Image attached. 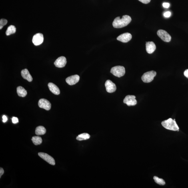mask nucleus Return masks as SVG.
I'll return each instance as SVG.
<instances>
[{
	"mask_svg": "<svg viewBox=\"0 0 188 188\" xmlns=\"http://www.w3.org/2000/svg\"><path fill=\"white\" fill-rule=\"evenodd\" d=\"M67 60L66 58L63 56L60 57L56 60L54 63L55 66L58 68H63L66 64Z\"/></svg>",
	"mask_w": 188,
	"mask_h": 188,
	"instance_id": "12",
	"label": "nucleus"
},
{
	"mask_svg": "<svg viewBox=\"0 0 188 188\" xmlns=\"http://www.w3.org/2000/svg\"><path fill=\"white\" fill-rule=\"evenodd\" d=\"M44 36L43 34L37 33L34 35L32 39L33 44L36 46L41 45L43 43Z\"/></svg>",
	"mask_w": 188,
	"mask_h": 188,
	"instance_id": "9",
	"label": "nucleus"
},
{
	"mask_svg": "<svg viewBox=\"0 0 188 188\" xmlns=\"http://www.w3.org/2000/svg\"><path fill=\"white\" fill-rule=\"evenodd\" d=\"M38 105L40 108L44 109L47 111L50 110L51 107V103L50 101L45 99H40Z\"/></svg>",
	"mask_w": 188,
	"mask_h": 188,
	"instance_id": "8",
	"label": "nucleus"
},
{
	"mask_svg": "<svg viewBox=\"0 0 188 188\" xmlns=\"http://www.w3.org/2000/svg\"><path fill=\"white\" fill-rule=\"evenodd\" d=\"M12 122L14 124L17 123L19 122V120L16 117H14L12 119Z\"/></svg>",
	"mask_w": 188,
	"mask_h": 188,
	"instance_id": "25",
	"label": "nucleus"
},
{
	"mask_svg": "<svg viewBox=\"0 0 188 188\" xmlns=\"http://www.w3.org/2000/svg\"><path fill=\"white\" fill-rule=\"evenodd\" d=\"M7 20L2 19L0 20V29H1L4 26L7 24Z\"/></svg>",
	"mask_w": 188,
	"mask_h": 188,
	"instance_id": "23",
	"label": "nucleus"
},
{
	"mask_svg": "<svg viewBox=\"0 0 188 188\" xmlns=\"http://www.w3.org/2000/svg\"><path fill=\"white\" fill-rule=\"evenodd\" d=\"M17 93L19 96L22 97H25L27 95V91L21 86L17 87Z\"/></svg>",
	"mask_w": 188,
	"mask_h": 188,
	"instance_id": "17",
	"label": "nucleus"
},
{
	"mask_svg": "<svg viewBox=\"0 0 188 188\" xmlns=\"http://www.w3.org/2000/svg\"><path fill=\"white\" fill-rule=\"evenodd\" d=\"M49 89L52 93L55 95H59L60 94V90L59 87L52 83H49L48 85Z\"/></svg>",
	"mask_w": 188,
	"mask_h": 188,
	"instance_id": "15",
	"label": "nucleus"
},
{
	"mask_svg": "<svg viewBox=\"0 0 188 188\" xmlns=\"http://www.w3.org/2000/svg\"><path fill=\"white\" fill-rule=\"evenodd\" d=\"M138 1L143 4H147L151 1V0H138Z\"/></svg>",
	"mask_w": 188,
	"mask_h": 188,
	"instance_id": "26",
	"label": "nucleus"
},
{
	"mask_svg": "<svg viewBox=\"0 0 188 188\" xmlns=\"http://www.w3.org/2000/svg\"><path fill=\"white\" fill-rule=\"evenodd\" d=\"M146 50L147 53L152 54L154 52L156 49V46L153 42H148L146 43Z\"/></svg>",
	"mask_w": 188,
	"mask_h": 188,
	"instance_id": "14",
	"label": "nucleus"
},
{
	"mask_svg": "<svg viewBox=\"0 0 188 188\" xmlns=\"http://www.w3.org/2000/svg\"><path fill=\"white\" fill-rule=\"evenodd\" d=\"M4 173V170L2 168H1L0 169V178L1 177V176Z\"/></svg>",
	"mask_w": 188,
	"mask_h": 188,
	"instance_id": "30",
	"label": "nucleus"
},
{
	"mask_svg": "<svg viewBox=\"0 0 188 188\" xmlns=\"http://www.w3.org/2000/svg\"><path fill=\"white\" fill-rule=\"evenodd\" d=\"M105 86L106 90L108 93H113L117 90V87L115 84L110 80H108L106 82Z\"/></svg>",
	"mask_w": 188,
	"mask_h": 188,
	"instance_id": "10",
	"label": "nucleus"
},
{
	"mask_svg": "<svg viewBox=\"0 0 188 188\" xmlns=\"http://www.w3.org/2000/svg\"><path fill=\"white\" fill-rule=\"evenodd\" d=\"M184 74L185 77L188 79V69L186 70Z\"/></svg>",
	"mask_w": 188,
	"mask_h": 188,
	"instance_id": "29",
	"label": "nucleus"
},
{
	"mask_svg": "<svg viewBox=\"0 0 188 188\" xmlns=\"http://www.w3.org/2000/svg\"><path fill=\"white\" fill-rule=\"evenodd\" d=\"M162 125L165 128L174 131L179 130V127H178L175 121L171 118L162 122Z\"/></svg>",
	"mask_w": 188,
	"mask_h": 188,
	"instance_id": "2",
	"label": "nucleus"
},
{
	"mask_svg": "<svg viewBox=\"0 0 188 188\" xmlns=\"http://www.w3.org/2000/svg\"><path fill=\"white\" fill-rule=\"evenodd\" d=\"M163 6L164 7L166 8H169V7L170 4L167 3H163Z\"/></svg>",
	"mask_w": 188,
	"mask_h": 188,
	"instance_id": "27",
	"label": "nucleus"
},
{
	"mask_svg": "<svg viewBox=\"0 0 188 188\" xmlns=\"http://www.w3.org/2000/svg\"><path fill=\"white\" fill-rule=\"evenodd\" d=\"M16 31V28L15 26L13 25H11L8 27L6 32V35L7 36H9L12 34H15Z\"/></svg>",
	"mask_w": 188,
	"mask_h": 188,
	"instance_id": "19",
	"label": "nucleus"
},
{
	"mask_svg": "<svg viewBox=\"0 0 188 188\" xmlns=\"http://www.w3.org/2000/svg\"><path fill=\"white\" fill-rule=\"evenodd\" d=\"M46 129L45 128L42 126L38 127L36 129V134L37 136L44 135L46 133Z\"/></svg>",
	"mask_w": 188,
	"mask_h": 188,
	"instance_id": "18",
	"label": "nucleus"
},
{
	"mask_svg": "<svg viewBox=\"0 0 188 188\" xmlns=\"http://www.w3.org/2000/svg\"><path fill=\"white\" fill-rule=\"evenodd\" d=\"M123 103L130 106L136 105L137 101L136 99V97L135 95H128L124 99Z\"/></svg>",
	"mask_w": 188,
	"mask_h": 188,
	"instance_id": "6",
	"label": "nucleus"
},
{
	"mask_svg": "<svg viewBox=\"0 0 188 188\" xmlns=\"http://www.w3.org/2000/svg\"><path fill=\"white\" fill-rule=\"evenodd\" d=\"M90 137V136L89 134L87 133H82L79 135L77 137V139L78 141H82L83 140L88 139Z\"/></svg>",
	"mask_w": 188,
	"mask_h": 188,
	"instance_id": "20",
	"label": "nucleus"
},
{
	"mask_svg": "<svg viewBox=\"0 0 188 188\" xmlns=\"http://www.w3.org/2000/svg\"><path fill=\"white\" fill-rule=\"evenodd\" d=\"M80 77L79 76L75 75L71 76L66 79V81L68 84L70 85H75L79 82Z\"/></svg>",
	"mask_w": 188,
	"mask_h": 188,
	"instance_id": "13",
	"label": "nucleus"
},
{
	"mask_svg": "<svg viewBox=\"0 0 188 188\" xmlns=\"http://www.w3.org/2000/svg\"><path fill=\"white\" fill-rule=\"evenodd\" d=\"M21 74L22 77L24 79H26L29 82H31L33 81V78L27 69H25L22 70Z\"/></svg>",
	"mask_w": 188,
	"mask_h": 188,
	"instance_id": "16",
	"label": "nucleus"
},
{
	"mask_svg": "<svg viewBox=\"0 0 188 188\" xmlns=\"http://www.w3.org/2000/svg\"><path fill=\"white\" fill-rule=\"evenodd\" d=\"M154 179L155 182L161 185H164L165 184V182L164 180L162 179H160L157 176L154 177Z\"/></svg>",
	"mask_w": 188,
	"mask_h": 188,
	"instance_id": "22",
	"label": "nucleus"
},
{
	"mask_svg": "<svg viewBox=\"0 0 188 188\" xmlns=\"http://www.w3.org/2000/svg\"><path fill=\"white\" fill-rule=\"evenodd\" d=\"M7 121V118L5 115H3V122L4 123L6 122Z\"/></svg>",
	"mask_w": 188,
	"mask_h": 188,
	"instance_id": "28",
	"label": "nucleus"
},
{
	"mask_svg": "<svg viewBox=\"0 0 188 188\" xmlns=\"http://www.w3.org/2000/svg\"><path fill=\"white\" fill-rule=\"evenodd\" d=\"M171 12L167 11L164 14V16L165 17H171Z\"/></svg>",
	"mask_w": 188,
	"mask_h": 188,
	"instance_id": "24",
	"label": "nucleus"
},
{
	"mask_svg": "<svg viewBox=\"0 0 188 188\" xmlns=\"http://www.w3.org/2000/svg\"><path fill=\"white\" fill-rule=\"evenodd\" d=\"M131 21V18L128 15H123L122 18L117 17L114 20L113 26L114 28H120L126 26Z\"/></svg>",
	"mask_w": 188,
	"mask_h": 188,
	"instance_id": "1",
	"label": "nucleus"
},
{
	"mask_svg": "<svg viewBox=\"0 0 188 188\" xmlns=\"http://www.w3.org/2000/svg\"><path fill=\"white\" fill-rule=\"evenodd\" d=\"M34 144L36 145H40L42 142V138L39 136H34L31 139Z\"/></svg>",
	"mask_w": 188,
	"mask_h": 188,
	"instance_id": "21",
	"label": "nucleus"
},
{
	"mask_svg": "<svg viewBox=\"0 0 188 188\" xmlns=\"http://www.w3.org/2000/svg\"><path fill=\"white\" fill-rule=\"evenodd\" d=\"M157 73L155 71H151L147 72L144 74L142 77H141L142 80L144 82L149 83L151 82L154 79Z\"/></svg>",
	"mask_w": 188,
	"mask_h": 188,
	"instance_id": "4",
	"label": "nucleus"
},
{
	"mask_svg": "<svg viewBox=\"0 0 188 188\" xmlns=\"http://www.w3.org/2000/svg\"><path fill=\"white\" fill-rule=\"evenodd\" d=\"M111 73L115 77H120L125 75V67L122 66H116L112 68Z\"/></svg>",
	"mask_w": 188,
	"mask_h": 188,
	"instance_id": "3",
	"label": "nucleus"
},
{
	"mask_svg": "<svg viewBox=\"0 0 188 188\" xmlns=\"http://www.w3.org/2000/svg\"><path fill=\"white\" fill-rule=\"evenodd\" d=\"M39 155L42 159L44 160L47 163L52 165H55V161L52 157L47 153L39 152L38 154Z\"/></svg>",
	"mask_w": 188,
	"mask_h": 188,
	"instance_id": "7",
	"label": "nucleus"
},
{
	"mask_svg": "<svg viewBox=\"0 0 188 188\" xmlns=\"http://www.w3.org/2000/svg\"><path fill=\"white\" fill-rule=\"evenodd\" d=\"M132 36L130 34L126 33L122 34L117 38L118 41H121L123 43H127L130 41L132 39Z\"/></svg>",
	"mask_w": 188,
	"mask_h": 188,
	"instance_id": "11",
	"label": "nucleus"
},
{
	"mask_svg": "<svg viewBox=\"0 0 188 188\" xmlns=\"http://www.w3.org/2000/svg\"><path fill=\"white\" fill-rule=\"evenodd\" d=\"M157 35L160 39L164 42H169L171 40V36L166 31L160 29L157 31Z\"/></svg>",
	"mask_w": 188,
	"mask_h": 188,
	"instance_id": "5",
	"label": "nucleus"
}]
</instances>
